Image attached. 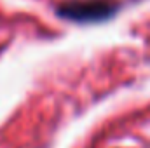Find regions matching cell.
I'll return each instance as SVG.
<instances>
[{"label":"cell","mask_w":150,"mask_h":148,"mask_svg":"<svg viewBox=\"0 0 150 148\" xmlns=\"http://www.w3.org/2000/svg\"><path fill=\"white\" fill-rule=\"evenodd\" d=\"M115 0H65L56 7V14L74 23H101L119 11Z\"/></svg>","instance_id":"1"}]
</instances>
